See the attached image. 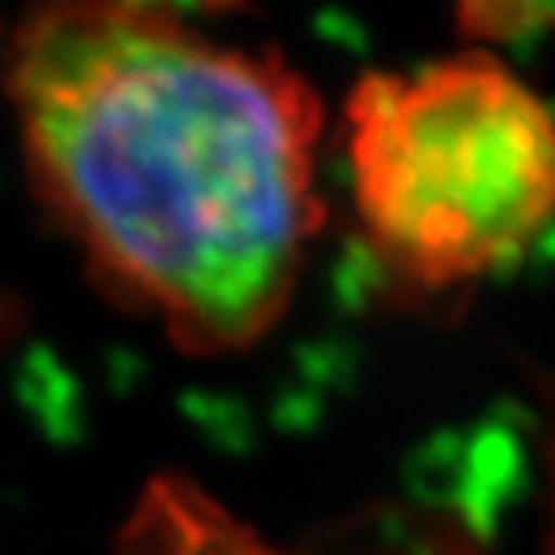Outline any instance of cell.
I'll return each mask as SVG.
<instances>
[{
	"label": "cell",
	"mask_w": 555,
	"mask_h": 555,
	"mask_svg": "<svg viewBox=\"0 0 555 555\" xmlns=\"http://www.w3.org/2000/svg\"><path fill=\"white\" fill-rule=\"evenodd\" d=\"M27 178L124 309L190 351L282 317L321 228V101L173 0H31L4 47Z\"/></svg>",
	"instance_id": "cell-1"
},
{
	"label": "cell",
	"mask_w": 555,
	"mask_h": 555,
	"mask_svg": "<svg viewBox=\"0 0 555 555\" xmlns=\"http://www.w3.org/2000/svg\"><path fill=\"white\" fill-rule=\"evenodd\" d=\"M344 120L359 224L401 286L475 282L555 217V116L486 54L366 74Z\"/></svg>",
	"instance_id": "cell-2"
},
{
	"label": "cell",
	"mask_w": 555,
	"mask_h": 555,
	"mask_svg": "<svg viewBox=\"0 0 555 555\" xmlns=\"http://www.w3.org/2000/svg\"><path fill=\"white\" fill-rule=\"evenodd\" d=\"M116 555H282L182 478H158L124 525Z\"/></svg>",
	"instance_id": "cell-3"
},
{
	"label": "cell",
	"mask_w": 555,
	"mask_h": 555,
	"mask_svg": "<svg viewBox=\"0 0 555 555\" xmlns=\"http://www.w3.org/2000/svg\"><path fill=\"white\" fill-rule=\"evenodd\" d=\"M537 16L532 0H463V27L475 35H517L520 27H529Z\"/></svg>",
	"instance_id": "cell-4"
}]
</instances>
